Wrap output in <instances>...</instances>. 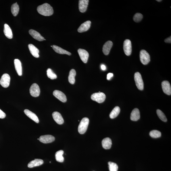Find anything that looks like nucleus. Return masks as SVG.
<instances>
[{"label":"nucleus","instance_id":"13","mask_svg":"<svg viewBox=\"0 0 171 171\" xmlns=\"http://www.w3.org/2000/svg\"><path fill=\"white\" fill-rule=\"evenodd\" d=\"M89 0H80L79 2V8L80 11L83 13L86 11L89 2Z\"/></svg>","mask_w":171,"mask_h":171},{"label":"nucleus","instance_id":"32","mask_svg":"<svg viewBox=\"0 0 171 171\" xmlns=\"http://www.w3.org/2000/svg\"><path fill=\"white\" fill-rule=\"evenodd\" d=\"M157 113L160 119L164 121V122H166L167 120V118L164 113L161 110L159 109L157 110Z\"/></svg>","mask_w":171,"mask_h":171},{"label":"nucleus","instance_id":"4","mask_svg":"<svg viewBox=\"0 0 171 171\" xmlns=\"http://www.w3.org/2000/svg\"><path fill=\"white\" fill-rule=\"evenodd\" d=\"M106 98L105 95L102 92L95 93L91 96V99L92 100L100 103H103Z\"/></svg>","mask_w":171,"mask_h":171},{"label":"nucleus","instance_id":"36","mask_svg":"<svg viewBox=\"0 0 171 171\" xmlns=\"http://www.w3.org/2000/svg\"><path fill=\"white\" fill-rule=\"evenodd\" d=\"M113 76H114V74L112 73H109L108 74H107V80H110L112 77H113Z\"/></svg>","mask_w":171,"mask_h":171},{"label":"nucleus","instance_id":"31","mask_svg":"<svg viewBox=\"0 0 171 171\" xmlns=\"http://www.w3.org/2000/svg\"><path fill=\"white\" fill-rule=\"evenodd\" d=\"M150 135L153 138H157L160 137L161 136V133L160 131L157 130L151 131L150 132Z\"/></svg>","mask_w":171,"mask_h":171},{"label":"nucleus","instance_id":"37","mask_svg":"<svg viewBox=\"0 0 171 171\" xmlns=\"http://www.w3.org/2000/svg\"><path fill=\"white\" fill-rule=\"evenodd\" d=\"M164 42L165 43H171V37L170 36L169 37L166 38V39H165Z\"/></svg>","mask_w":171,"mask_h":171},{"label":"nucleus","instance_id":"21","mask_svg":"<svg viewBox=\"0 0 171 171\" xmlns=\"http://www.w3.org/2000/svg\"><path fill=\"white\" fill-rule=\"evenodd\" d=\"M4 32L5 36L7 38L10 39H12L13 34L12 30L7 24H4Z\"/></svg>","mask_w":171,"mask_h":171},{"label":"nucleus","instance_id":"22","mask_svg":"<svg viewBox=\"0 0 171 171\" xmlns=\"http://www.w3.org/2000/svg\"><path fill=\"white\" fill-rule=\"evenodd\" d=\"M131 119L134 121H137L140 118V112L138 109H134L132 111L131 114Z\"/></svg>","mask_w":171,"mask_h":171},{"label":"nucleus","instance_id":"17","mask_svg":"<svg viewBox=\"0 0 171 171\" xmlns=\"http://www.w3.org/2000/svg\"><path fill=\"white\" fill-rule=\"evenodd\" d=\"M113 45L112 41H109L104 44L103 49V53L105 55H109Z\"/></svg>","mask_w":171,"mask_h":171},{"label":"nucleus","instance_id":"34","mask_svg":"<svg viewBox=\"0 0 171 171\" xmlns=\"http://www.w3.org/2000/svg\"><path fill=\"white\" fill-rule=\"evenodd\" d=\"M143 16L141 13H137L134 16L133 20L136 22H139L142 20Z\"/></svg>","mask_w":171,"mask_h":171},{"label":"nucleus","instance_id":"28","mask_svg":"<svg viewBox=\"0 0 171 171\" xmlns=\"http://www.w3.org/2000/svg\"><path fill=\"white\" fill-rule=\"evenodd\" d=\"M64 151L63 150H61L57 152L55 154V157L57 161L62 162L64 161V158L62 156Z\"/></svg>","mask_w":171,"mask_h":171},{"label":"nucleus","instance_id":"1","mask_svg":"<svg viewBox=\"0 0 171 171\" xmlns=\"http://www.w3.org/2000/svg\"><path fill=\"white\" fill-rule=\"evenodd\" d=\"M37 10L40 14L45 16H51L54 12L53 8L48 3L39 5L37 7Z\"/></svg>","mask_w":171,"mask_h":171},{"label":"nucleus","instance_id":"10","mask_svg":"<svg viewBox=\"0 0 171 171\" xmlns=\"http://www.w3.org/2000/svg\"><path fill=\"white\" fill-rule=\"evenodd\" d=\"M40 141L45 144L51 143L55 140V137L51 135H47L41 136L39 138Z\"/></svg>","mask_w":171,"mask_h":171},{"label":"nucleus","instance_id":"3","mask_svg":"<svg viewBox=\"0 0 171 171\" xmlns=\"http://www.w3.org/2000/svg\"><path fill=\"white\" fill-rule=\"evenodd\" d=\"M134 78L138 89L140 90H143L144 88V84L140 74L139 72L135 73L134 74Z\"/></svg>","mask_w":171,"mask_h":171},{"label":"nucleus","instance_id":"9","mask_svg":"<svg viewBox=\"0 0 171 171\" xmlns=\"http://www.w3.org/2000/svg\"><path fill=\"white\" fill-rule=\"evenodd\" d=\"M78 52L82 61L84 63H86L89 57V53L87 51L84 49H79L78 50Z\"/></svg>","mask_w":171,"mask_h":171},{"label":"nucleus","instance_id":"33","mask_svg":"<svg viewBox=\"0 0 171 171\" xmlns=\"http://www.w3.org/2000/svg\"><path fill=\"white\" fill-rule=\"evenodd\" d=\"M109 169L110 171H117L118 166L117 164L114 162H108Z\"/></svg>","mask_w":171,"mask_h":171},{"label":"nucleus","instance_id":"29","mask_svg":"<svg viewBox=\"0 0 171 171\" xmlns=\"http://www.w3.org/2000/svg\"><path fill=\"white\" fill-rule=\"evenodd\" d=\"M11 10L13 16H15L17 15L20 10V8L17 3H16L12 5Z\"/></svg>","mask_w":171,"mask_h":171},{"label":"nucleus","instance_id":"8","mask_svg":"<svg viewBox=\"0 0 171 171\" xmlns=\"http://www.w3.org/2000/svg\"><path fill=\"white\" fill-rule=\"evenodd\" d=\"M10 77L9 74H5L2 75L0 80V84L4 88H7L9 86Z\"/></svg>","mask_w":171,"mask_h":171},{"label":"nucleus","instance_id":"5","mask_svg":"<svg viewBox=\"0 0 171 171\" xmlns=\"http://www.w3.org/2000/svg\"><path fill=\"white\" fill-rule=\"evenodd\" d=\"M141 62L144 65H147L150 61V55L145 50L141 51L140 53Z\"/></svg>","mask_w":171,"mask_h":171},{"label":"nucleus","instance_id":"26","mask_svg":"<svg viewBox=\"0 0 171 171\" xmlns=\"http://www.w3.org/2000/svg\"><path fill=\"white\" fill-rule=\"evenodd\" d=\"M76 74V72L75 70L72 69L70 70L68 77V81L70 84H73L75 83Z\"/></svg>","mask_w":171,"mask_h":171},{"label":"nucleus","instance_id":"24","mask_svg":"<svg viewBox=\"0 0 171 171\" xmlns=\"http://www.w3.org/2000/svg\"><path fill=\"white\" fill-rule=\"evenodd\" d=\"M43 163V161L42 159H36L30 162L28 165V167L30 168H32L39 166Z\"/></svg>","mask_w":171,"mask_h":171},{"label":"nucleus","instance_id":"7","mask_svg":"<svg viewBox=\"0 0 171 171\" xmlns=\"http://www.w3.org/2000/svg\"><path fill=\"white\" fill-rule=\"evenodd\" d=\"M30 94L33 97H36L40 95V91L38 85L36 84H33L30 89Z\"/></svg>","mask_w":171,"mask_h":171},{"label":"nucleus","instance_id":"40","mask_svg":"<svg viewBox=\"0 0 171 171\" xmlns=\"http://www.w3.org/2000/svg\"><path fill=\"white\" fill-rule=\"evenodd\" d=\"M37 139L38 140H39V139Z\"/></svg>","mask_w":171,"mask_h":171},{"label":"nucleus","instance_id":"25","mask_svg":"<svg viewBox=\"0 0 171 171\" xmlns=\"http://www.w3.org/2000/svg\"><path fill=\"white\" fill-rule=\"evenodd\" d=\"M52 47L54 51L57 53L61 54H66L70 56L71 53L65 50L60 47L55 45L52 46Z\"/></svg>","mask_w":171,"mask_h":171},{"label":"nucleus","instance_id":"23","mask_svg":"<svg viewBox=\"0 0 171 171\" xmlns=\"http://www.w3.org/2000/svg\"><path fill=\"white\" fill-rule=\"evenodd\" d=\"M102 146L105 149H109L111 148L112 145V142L109 137H106L103 139L102 142Z\"/></svg>","mask_w":171,"mask_h":171},{"label":"nucleus","instance_id":"19","mask_svg":"<svg viewBox=\"0 0 171 171\" xmlns=\"http://www.w3.org/2000/svg\"><path fill=\"white\" fill-rule=\"evenodd\" d=\"M28 48L30 52L33 56L36 58L39 57V51L34 45L32 44H29L28 45Z\"/></svg>","mask_w":171,"mask_h":171},{"label":"nucleus","instance_id":"39","mask_svg":"<svg viewBox=\"0 0 171 171\" xmlns=\"http://www.w3.org/2000/svg\"><path fill=\"white\" fill-rule=\"evenodd\" d=\"M157 1L158 2H160V1H162L161 0H160V1H159V0H158V1Z\"/></svg>","mask_w":171,"mask_h":171},{"label":"nucleus","instance_id":"20","mask_svg":"<svg viewBox=\"0 0 171 171\" xmlns=\"http://www.w3.org/2000/svg\"><path fill=\"white\" fill-rule=\"evenodd\" d=\"M14 64L15 70L19 76H21L22 74V70L21 62L18 59H15Z\"/></svg>","mask_w":171,"mask_h":171},{"label":"nucleus","instance_id":"35","mask_svg":"<svg viewBox=\"0 0 171 171\" xmlns=\"http://www.w3.org/2000/svg\"><path fill=\"white\" fill-rule=\"evenodd\" d=\"M6 116L5 113L0 109V118H4L6 117Z\"/></svg>","mask_w":171,"mask_h":171},{"label":"nucleus","instance_id":"15","mask_svg":"<svg viewBox=\"0 0 171 171\" xmlns=\"http://www.w3.org/2000/svg\"><path fill=\"white\" fill-rule=\"evenodd\" d=\"M91 22L90 21H85L82 24L78 29V31L80 33L86 32L90 28Z\"/></svg>","mask_w":171,"mask_h":171},{"label":"nucleus","instance_id":"12","mask_svg":"<svg viewBox=\"0 0 171 171\" xmlns=\"http://www.w3.org/2000/svg\"><path fill=\"white\" fill-rule=\"evenodd\" d=\"M162 87L164 93L168 95L171 94V87L169 82L167 81L162 82Z\"/></svg>","mask_w":171,"mask_h":171},{"label":"nucleus","instance_id":"11","mask_svg":"<svg viewBox=\"0 0 171 171\" xmlns=\"http://www.w3.org/2000/svg\"><path fill=\"white\" fill-rule=\"evenodd\" d=\"M53 95L59 100L63 103H65L67 101V98L64 93L58 90H55L53 92Z\"/></svg>","mask_w":171,"mask_h":171},{"label":"nucleus","instance_id":"14","mask_svg":"<svg viewBox=\"0 0 171 171\" xmlns=\"http://www.w3.org/2000/svg\"><path fill=\"white\" fill-rule=\"evenodd\" d=\"M52 115L54 120L59 125H62L64 123V120L59 112H55L53 113Z\"/></svg>","mask_w":171,"mask_h":171},{"label":"nucleus","instance_id":"27","mask_svg":"<svg viewBox=\"0 0 171 171\" xmlns=\"http://www.w3.org/2000/svg\"><path fill=\"white\" fill-rule=\"evenodd\" d=\"M120 109L119 107L118 106L116 107L113 109L110 113V117L112 119H113L115 118H116L120 112Z\"/></svg>","mask_w":171,"mask_h":171},{"label":"nucleus","instance_id":"38","mask_svg":"<svg viewBox=\"0 0 171 171\" xmlns=\"http://www.w3.org/2000/svg\"><path fill=\"white\" fill-rule=\"evenodd\" d=\"M101 70H105L106 69V66L104 64H102L101 66Z\"/></svg>","mask_w":171,"mask_h":171},{"label":"nucleus","instance_id":"2","mask_svg":"<svg viewBox=\"0 0 171 171\" xmlns=\"http://www.w3.org/2000/svg\"><path fill=\"white\" fill-rule=\"evenodd\" d=\"M89 123V120L87 117L83 118L80 123L78 128V131L81 134H84L86 132Z\"/></svg>","mask_w":171,"mask_h":171},{"label":"nucleus","instance_id":"6","mask_svg":"<svg viewBox=\"0 0 171 171\" xmlns=\"http://www.w3.org/2000/svg\"><path fill=\"white\" fill-rule=\"evenodd\" d=\"M123 49L125 54L127 56L130 55L132 52V46L131 41L129 39H126L124 41Z\"/></svg>","mask_w":171,"mask_h":171},{"label":"nucleus","instance_id":"30","mask_svg":"<svg viewBox=\"0 0 171 171\" xmlns=\"http://www.w3.org/2000/svg\"><path fill=\"white\" fill-rule=\"evenodd\" d=\"M47 76L49 78L54 80L57 78V76L56 74L54 73L51 68H48L47 71Z\"/></svg>","mask_w":171,"mask_h":171},{"label":"nucleus","instance_id":"18","mask_svg":"<svg viewBox=\"0 0 171 171\" xmlns=\"http://www.w3.org/2000/svg\"><path fill=\"white\" fill-rule=\"evenodd\" d=\"M24 112L27 116L37 123L39 122V120L36 115L28 109L24 110Z\"/></svg>","mask_w":171,"mask_h":171},{"label":"nucleus","instance_id":"16","mask_svg":"<svg viewBox=\"0 0 171 171\" xmlns=\"http://www.w3.org/2000/svg\"><path fill=\"white\" fill-rule=\"evenodd\" d=\"M29 33L30 35L36 40L40 41L45 40V38L41 35L39 33L34 30H29Z\"/></svg>","mask_w":171,"mask_h":171}]
</instances>
